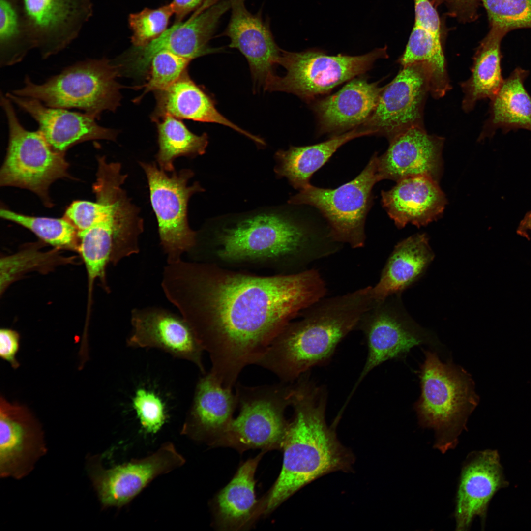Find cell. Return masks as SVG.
<instances>
[{"label":"cell","mask_w":531,"mask_h":531,"mask_svg":"<svg viewBox=\"0 0 531 531\" xmlns=\"http://www.w3.org/2000/svg\"><path fill=\"white\" fill-rule=\"evenodd\" d=\"M34 48L32 34L20 0H0V63L20 61Z\"/></svg>","instance_id":"33"},{"label":"cell","mask_w":531,"mask_h":531,"mask_svg":"<svg viewBox=\"0 0 531 531\" xmlns=\"http://www.w3.org/2000/svg\"><path fill=\"white\" fill-rule=\"evenodd\" d=\"M0 216L30 230L46 243L56 247L72 246L78 238V230L64 217H35L5 208L0 209Z\"/></svg>","instance_id":"34"},{"label":"cell","mask_w":531,"mask_h":531,"mask_svg":"<svg viewBox=\"0 0 531 531\" xmlns=\"http://www.w3.org/2000/svg\"><path fill=\"white\" fill-rule=\"evenodd\" d=\"M531 232V211L528 212L520 221L517 233L520 236L529 239L528 233Z\"/></svg>","instance_id":"45"},{"label":"cell","mask_w":531,"mask_h":531,"mask_svg":"<svg viewBox=\"0 0 531 531\" xmlns=\"http://www.w3.org/2000/svg\"><path fill=\"white\" fill-rule=\"evenodd\" d=\"M528 75V71L517 67L503 80L491 99L490 116L479 141L492 137L498 128L504 133L518 129L531 132V96L524 85Z\"/></svg>","instance_id":"29"},{"label":"cell","mask_w":531,"mask_h":531,"mask_svg":"<svg viewBox=\"0 0 531 531\" xmlns=\"http://www.w3.org/2000/svg\"><path fill=\"white\" fill-rule=\"evenodd\" d=\"M508 485L497 450L469 453L462 464L456 493V530H468L476 517L484 527L490 501L498 491Z\"/></svg>","instance_id":"18"},{"label":"cell","mask_w":531,"mask_h":531,"mask_svg":"<svg viewBox=\"0 0 531 531\" xmlns=\"http://www.w3.org/2000/svg\"><path fill=\"white\" fill-rule=\"evenodd\" d=\"M239 413L217 438L241 448L280 446L287 431L285 410L291 405L292 384L235 386Z\"/></svg>","instance_id":"12"},{"label":"cell","mask_w":531,"mask_h":531,"mask_svg":"<svg viewBox=\"0 0 531 531\" xmlns=\"http://www.w3.org/2000/svg\"><path fill=\"white\" fill-rule=\"evenodd\" d=\"M131 324L128 346L161 350L192 362L202 374L206 373L202 358L204 349L182 317L161 308H136L131 311Z\"/></svg>","instance_id":"17"},{"label":"cell","mask_w":531,"mask_h":531,"mask_svg":"<svg viewBox=\"0 0 531 531\" xmlns=\"http://www.w3.org/2000/svg\"><path fill=\"white\" fill-rule=\"evenodd\" d=\"M444 138L427 133L424 126L412 127L389 141L386 151L377 158L381 180L397 181L427 176L439 181L442 173Z\"/></svg>","instance_id":"20"},{"label":"cell","mask_w":531,"mask_h":531,"mask_svg":"<svg viewBox=\"0 0 531 531\" xmlns=\"http://www.w3.org/2000/svg\"><path fill=\"white\" fill-rule=\"evenodd\" d=\"M231 16L222 33L230 39L229 47L238 50L246 59L254 87L266 90L276 75L282 50L276 44L269 24L246 8L245 0H230Z\"/></svg>","instance_id":"21"},{"label":"cell","mask_w":531,"mask_h":531,"mask_svg":"<svg viewBox=\"0 0 531 531\" xmlns=\"http://www.w3.org/2000/svg\"><path fill=\"white\" fill-rule=\"evenodd\" d=\"M437 5H443L449 14L466 23L476 19L479 0H434Z\"/></svg>","instance_id":"43"},{"label":"cell","mask_w":531,"mask_h":531,"mask_svg":"<svg viewBox=\"0 0 531 531\" xmlns=\"http://www.w3.org/2000/svg\"><path fill=\"white\" fill-rule=\"evenodd\" d=\"M261 456L259 455L243 463L218 494L216 502L217 515L223 527L236 529L244 525L251 517L257 503L254 474Z\"/></svg>","instance_id":"31"},{"label":"cell","mask_w":531,"mask_h":531,"mask_svg":"<svg viewBox=\"0 0 531 531\" xmlns=\"http://www.w3.org/2000/svg\"><path fill=\"white\" fill-rule=\"evenodd\" d=\"M384 87L354 78L336 93L318 101L314 110L321 133L335 136L363 125L375 110Z\"/></svg>","instance_id":"24"},{"label":"cell","mask_w":531,"mask_h":531,"mask_svg":"<svg viewBox=\"0 0 531 531\" xmlns=\"http://www.w3.org/2000/svg\"><path fill=\"white\" fill-rule=\"evenodd\" d=\"M185 460L169 442L149 456L110 468L102 465V456L91 457L88 472L103 507L128 504L154 479L181 467Z\"/></svg>","instance_id":"13"},{"label":"cell","mask_w":531,"mask_h":531,"mask_svg":"<svg viewBox=\"0 0 531 531\" xmlns=\"http://www.w3.org/2000/svg\"><path fill=\"white\" fill-rule=\"evenodd\" d=\"M195 259L224 266H257L294 273L338 251L341 244L322 231L283 210L237 216L198 232Z\"/></svg>","instance_id":"2"},{"label":"cell","mask_w":531,"mask_h":531,"mask_svg":"<svg viewBox=\"0 0 531 531\" xmlns=\"http://www.w3.org/2000/svg\"><path fill=\"white\" fill-rule=\"evenodd\" d=\"M506 32L493 27L477 48L473 57L471 74L461 84L464 93L462 108L469 112L481 99L490 100L503 81L501 66V42Z\"/></svg>","instance_id":"30"},{"label":"cell","mask_w":531,"mask_h":531,"mask_svg":"<svg viewBox=\"0 0 531 531\" xmlns=\"http://www.w3.org/2000/svg\"><path fill=\"white\" fill-rule=\"evenodd\" d=\"M388 57L386 46L359 56H332L316 49L300 52L282 50L278 64L286 74L276 75L267 90L290 93L311 100L366 72L377 59Z\"/></svg>","instance_id":"9"},{"label":"cell","mask_w":531,"mask_h":531,"mask_svg":"<svg viewBox=\"0 0 531 531\" xmlns=\"http://www.w3.org/2000/svg\"><path fill=\"white\" fill-rule=\"evenodd\" d=\"M196 385L192 403L181 434L195 440H208L221 435L228 427L238 406L232 389L223 387L209 372Z\"/></svg>","instance_id":"25"},{"label":"cell","mask_w":531,"mask_h":531,"mask_svg":"<svg viewBox=\"0 0 531 531\" xmlns=\"http://www.w3.org/2000/svg\"><path fill=\"white\" fill-rule=\"evenodd\" d=\"M158 167L166 172L175 171L174 162L180 156L194 158L204 154L208 141L206 133L191 132L178 118L166 115L157 122Z\"/></svg>","instance_id":"32"},{"label":"cell","mask_w":531,"mask_h":531,"mask_svg":"<svg viewBox=\"0 0 531 531\" xmlns=\"http://www.w3.org/2000/svg\"><path fill=\"white\" fill-rule=\"evenodd\" d=\"M401 296L397 294L382 301H374L360 319L356 329L364 336L368 354L348 400L368 374L384 362L404 357L415 346H441L435 334L420 326L409 315Z\"/></svg>","instance_id":"11"},{"label":"cell","mask_w":531,"mask_h":531,"mask_svg":"<svg viewBox=\"0 0 531 531\" xmlns=\"http://www.w3.org/2000/svg\"><path fill=\"white\" fill-rule=\"evenodd\" d=\"M20 1L34 48L44 58L71 43L93 13L90 0Z\"/></svg>","instance_id":"19"},{"label":"cell","mask_w":531,"mask_h":531,"mask_svg":"<svg viewBox=\"0 0 531 531\" xmlns=\"http://www.w3.org/2000/svg\"><path fill=\"white\" fill-rule=\"evenodd\" d=\"M292 384L294 416L282 441L281 472L266 499L268 513L302 487L328 473L350 472L354 456L338 440L334 426H328L325 413L326 390L306 374Z\"/></svg>","instance_id":"3"},{"label":"cell","mask_w":531,"mask_h":531,"mask_svg":"<svg viewBox=\"0 0 531 531\" xmlns=\"http://www.w3.org/2000/svg\"><path fill=\"white\" fill-rule=\"evenodd\" d=\"M372 134H375V132L357 127L319 144L279 150L275 154V173L278 177H286L295 189L300 191L311 184L313 174L343 145L354 138Z\"/></svg>","instance_id":"28"},{"label":"cell","mask_w":531,"mask_h":531,"mask_svg":"<svg viewBox=\"0 0 531 531\" xmlns=\"http://www.w3.org/2000/svg\"><path fill=\"white\" fill-rule=\"evenodd\" d=\"M415 20L413 29L441 36V26L438 13L430 0H413Z\"/></svg>","instance_id":"41"},{"label":"cell","mask_w":531,"mask_h":531,"mask_svg":"<svg viewBox=\"0 0 531 531\" xmlns=\"http://www.w3.org/2000/svg\"><path fill=\"white\" fill-rule=\"evenodd\" d=\"M424 353L421 394L414 409L420 425L435 432L434 447L445 453L457 446L478 397L467 371L451 361L442 362L434 352Z\"/></svg>","instance_id":"5"},{"label":"cell","mask_w":531,"mask_h":531,"mask_svg":"<svg viewBox=\"0 0 531 531\" xmlns=\"http://www.w3.org/2000/svg\"><path fill=\"white\" fill-rule=\"evenodd\" d=\"M132 406L142 427L147 432L156 433L163 427L167 416L165 405L154 392L138 389L132 399Z\"/></svg>","instance_id":"38"},{"label":"cell","mask_w":531,"mask_h":531,"mask_svg":"<svg viewBox=\"0 0 531 531\" xmlns=\"http://www.w3.org/2000/svg\"><path fill=\"white\" fill-rule=\"evenodd\" d=\"M96 201H73L66 208L64 217L69 220L78 230L82 231L94 225L101 218L105 207L102 196L94 193Z\"/></svg>","instance_id":"39"},{"label":"cell","mask_w":531,"mask_h":531,"mask_svg":"<svg viewBox=\"0 0 531 531\" xmlns=\"http://www.w3.org/2000/svg\"><path fill=\"white\" fill-rule=\"evenodd\" d=\"M7 97L28 113L39 124V132L55 151L64 153L74 145L88 140H115L117 131L99 126L86 114L43 105L34 98L7 94Z\"/></svg>","instance_id":"22"},{"label":"cell","mask_w":531,"mask_h":531,"mask_svg":"<svg viewBox=\"0 0 531 531\" xmlns=\"http://www.w3.org/2000/svg\"><path fill=\"white\" fill-rule=\"evenodd\" d=\"M206 0H173L171 3L174 13L179 19L189 12L200 7Z\"/></svg>","instance_id":"44"},{"label":"cell","mask_w":531,"mask_h":531,"mask_svg":"<svg viewBox=\"0 0 531 531\" xmlns=\"http://www.w3.org/2000/svg\"><path fill=\"white\" fill-rule=\"evenodd\" d=\"M190 60L167 51L159 52L150 63L149 76L142 94L136 98L140 100L147 93L166 89L176 82L186 71Z\"/></svg>","instance_id":"35"},{"label":"cell","mask_w":531,"mask_h":531,"mask_svg":"<svg viewBox=\"0 0 531 531\" xmlns=\"http://www.w3.org/2000/svg\"><path fill=\"white\" fill-rule=\"evenodd\" d=\"M146 176L150 200L157 218L160 244L168 264L181 260L196 244L197 232L189 226L188 205L191 197L204 191L198 182L188 185L194 175L190 169L174 171L169 175L157 164L140 161Z\"/></svg>","instance_id":"10"},{"label":"cell","mask_w":531,"mask_h":531,"mask_svg":"<svg viewBox=\"0 0 531 531\" xmlns=\"http://www.w3.org/2000/svg\"><path fill=\"white\" fill-rule=\"evenodd\" d=\"M430 85L424 65L415 63L402 69L382 91L377 106L363 128L389 141L414 126H423V111Z\"/></svg>","instance_id":"15"},{"label":"cell","mask_w":531,"mask_h":531,"mask_svg":"<svg viewBox=\"0 0 531 531\" xmlns=\"http://www.w3.org/2000/svg\"><path fill=\"white\" fill-rule=\"evenodd\" d=\"M47 452L42 426L26 405L0 397V476L19 479Z\"/></svg>","instance_id":"16"},{"label":"cell","mask_w":531,"mask_h":531,"mask_svg":"<svg viewBox=\"0 0 531 531\" xmlns=\"http://www.w3.org/2000/svg\"><path fill=\"white\" fill-rule=\"evenodd\" d=\"M174 13L170 3L155 9L145 8L140 12L131 14L129 24L134 46H144L162 34L167 29Z\"/></svg>","instance_id":"37"},{"label":"cell","mask_w":531,"mask_h":531,"mask_svg":"<svg viewBox=\"0 0 531 531\" xmlns=\"http://www.w3.org/2000/svg\"><path fill=\"white\" fill-rule=\"evenodd\" d=\"M46 255L34 251L19 253L0 260V291H2L18 274L36 266Z\"/></svg>","instance_id":"40"},{"label":"cell","mask_w":531,"mask_h":531,"mask_svg":"<svg viewBox=\"0 0 531 531\" xmlns=\"http://www.w3.org/2000/svg\"><path fill=\"white\" fill-rule=\"evenodd\" d=\"M0 100L7 119L9 140L0 171V185L30 190L51 207L50 186L68 176V164L64 154L54 150L39 131H30L22 126L8 98L1 94Z\"/></svg>","instance_id":"8"},{"label":"cell","mask_w":531,"mask_h":531,"mask_svg":"<svg viewBox=\"0 0 531 531\" xmlns=\"http://www.w3.org/2000/svg\"><path fill=\"white\" fill-rule=\"evenodd\" d=\"M493 27L507 32L531 27V0H481Z\"/></svg>","instance_id":"36"},{"label":"cell","mask_w":531,"mask_h":531,"mask_svg":"<svg viewBox=\"0 0 531 531\" xmlns=\"http://www.w3.org/2000/svg\"><path fill=\"white\" fill-rule=\"evenodd\" d=\"M231 8L230 0H206L187 20L177 22L147 45L135 47L125 65L132 74L148 72L152 59L159 52L167 51L190 60L214 53L208 46L220 18Z\"/></svg>","instance_id":"14"},{"label":"cell","mask_w":531,"mask_h":531,"mask_svg":"<svg viewBox=\"0 0 531 531\" xmlns=\"http://www.w3.org/2000/svg\"><path fill=\"white\" fill-rule=\"evenodd\" d=\"M118 67L106 59L77 63L42 84L27 76L25 85L13 94L36 99L56 108H76L97 118L104 111H114L121 99L117 81Z\"/></svg>","instance_id":"6"},{"label":"cell","mask_w":531,"mask_h":531,"mask_svg":"<svg viewBox=\"0 0 531 531\" xmlns=\"http://www.w3.org/2000/svg\"><path fill=\"white\" fill-rule=\"evenodd\" d=\"M381 198L383 206L400 229L408 223L420 227L437 220L447 204L438 181L427 176L400 179L390 189L383 190Z\"/></svg>","instance_id":"23"},{"label":"cell","mask_w":531,"mask_h":531,"mask_svg":"<svg viewBox=\"0 0 531 531\" xmlns=\"http://www.w3.org/2000/svg\"><path fill=\"white\" fill-rule=\"evenodd\" d=\"M156 106L152 114L158 121L166 115L178 119L212 122L230 127L264 147L265 141L243 130L220 114L213 99L189 76L186 71L165 89L155 92Z\"/></svg>","instance_id":"26"},{"label":"cell","mask_w":531,"mask_h":531,"mask_svg":"<svg viewBox=\"0 0 531 531\" xmlns=\"http://www.w3.org/2000/svg\"><path fill=\"white\" fill-rule=\"evenodd\" d=\"M161 286L208 353L209 372L231 389L284 327L327 292L315 269L260 275L182 260L167 264Z\"/></svg>","instance_id":"1"},{"label":"cell","mask_w":531,"mask_h":531,"mask_svg":"<svg viewBox=\"0 0 531 531\" xmlns=\"http://www.w3.org/2000/svg\"><path fill=\"white\" fill-rule=\"evenodd\" d=\"M434 257L425 233L399 242L386 261L378 282L372 286L374 301L402 294L423 275Z\"/></svg>","instance_id":"27"},{"label":"cell","mask_w":531,"mask_h":531,"mask_svg":"<svg viewBox=\"0 0 531 531\" xmlns=\"http://www.w3.org/2000/svg\"><path fill=\"white\" fill-rule=\"evenodd\" d=\"M373 301L371 286L324 297L304 310L299 320L288 323L256 364L272 372L282 382L296 380L330 359Z\"/></svg>","instance_id":"4"},{"label":"cell","mask_w":531,"mask_h":531,"mask_svg":"<svg viewBox=\"0 0 531 531\" xmlns=\"http://www.w3.org/2000/svg\"><path fill=\"white\" fill-rule=\"evenodd\" d=\"M20 335L15 330L3 328L0 330V356L14 369L20 366L17 354L20 348Z\"/></svg>","instance_id":"42"},{"label":"cell","mask_w":531,"mask_h":531,"mask_svg":"<svg viewBox=\"0 0 531 531\" xmlns=\"http://www.w3.org/2000/svg\"><path fill=\"white\" fill-rule=\"evenodd\" d=\"M377 153L355 178L334 189L310 184L291 197V205H306L317 209L326 219L329 234L340 244L355 249L364 246L365 223L373 204L372 189L381 181Z\"/></svg>","instance_id":"7"}]
</instances>
